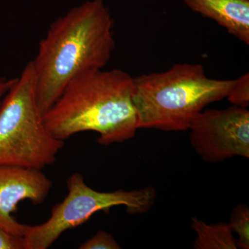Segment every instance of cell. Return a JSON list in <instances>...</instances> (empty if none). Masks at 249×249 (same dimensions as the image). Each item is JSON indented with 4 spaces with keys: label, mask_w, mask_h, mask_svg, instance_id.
<instances>
[{
    "label": "cell",
    "mask_w": 249,
    "mask_h": 249,
    "mask_svg": "<svg viewBox=\"0 0 249 249\" xmlns=\"http://www.w3.org/2000/svg\"><path fill=\"white\" fill-rule=\"evenodd\" d=\"M64 145L44 124L29 62L0 108V165L42 170L55 163Z\"/></svg>",
    "instance_id": "obj_4"
},
{
    "label": "cell",
    "mask_w": 249,
    "mask_h": 249,
    "mask_svg": "<svg viewBox=\"0 0 249 249\" xmlns=\"http://www.w3.org/2000/svg\"><path fill=\"white\" fill-rule=\"evenodd\" d=\"M191 227L196 232V249H237L235 239L226 223L207 224L197 218H193Z\"/></svg>",
    "instance_id": "obj_9"
},
{
    "label": "cell",
    "mask_w": 249,
    "mask_h": 249,
    "mask_svg": "<svg viewBox=\"0 0 249 249\" xmlns=\"http://www.w3.org/2000/svg\"><path fill=\"white\" fill-rule=\"evenodd\" d=\"M234 80L206 76L200 64H176L168 71L134 78L138 128L188 130L206 106L227 98Z\"/></svg>",
    "instance_id": "obj_3"
},
{
    "label": "cell",
    "mask_w": 249,
    "mask_h": 249,
    "mask_svg": "<svg viewBox=\"0 0 249 249\" xmlns=\"http://www.w3.org/2000/svg\"><path fill=\"white\" fill-rule=\"evenodd\" d=\"M113 25L104 0L86 1L51 24L31 61L41 115L73 78L106 66L115 47Z\"/></svg>",
    "instance_id": "obj_1"
},
{
    "label": "cell",
    "mask_w": 249,
    "mask_h": 249,
    "mask_svg": "<svg viewBox=\"0 0 249 249\" xmlns=\"http://www.w3.org/2000/svg\"><path fill=\"white\" fill-rule=\"evenodd\" d=\"M80 249H119L115 239L105 231H98L96 235L80 246Z\"/></svg>",
    "instance_id": "obj_12"
},
{
    "label": "cell",
    "mask_w": 249,
    "mask_h": 249,
    "mask_svg": "<svg viewBox=\"0 0 249 249\" xmlns=\"http://www.w3.org/2000/svg\"><path fill=\"white\" fill-rule=\"evenodd\" d=\"M53 183L42 170L0 165V227L14 235L24 237L29 225L18 222L13 214L22 201L34 205L47 199Z\"/></svg>",
    "instance_id": "obj_7"
},
{
    "label": "cell",
    "mask_w": 249,
    "mask_h": 249,
    "mask_svg": "<svg viewBox=\"0 0 249 249\" xmlns=\"http://www.w3.org/2000/svg\"><path fill=\"white\" fill-rule=\"evenodd\" d=\"M229 228L232 233L238 237L236 245L242 249H249V208L245 204H240L232 210L231 214Z\"/></svg>",
    "instance_id": "obj_10"
},
{
    "label": "cell",
    "mask_w": 249,
    "mask_h": 249,
    "mask_svg": "<svg viewBox=\"0 0 249 249\" xmlns=\"http://www.w3.org/2000/svg\"><path fill=\"white\" fill-rule=\"evenodd\" d=\"M0 249H27L25 237L14 235L0 227Z\"/></svg>",
    "instance_id": "obj_13"
},
{
    "label": "cell",
    "mask_w": 249,
    "mask_h": 249,
    "mask_svg": "<svg viewBox=\"0 0 249 249\" xmlns=\"http://www.w3.org/2000/svg\"><path fill=\"white\" fill-rule=\"evenodd\" d=\"M227 98L232 106L247 108L249 106V74L245 73L234 80Z\"/></svg>",
    "instance_id": "obj_11"
},
{
    "label": "cell",
    "mask_w": 249,
    "mask_h": 249,
    "mask_svg": "<svg viewBox=\"0 0 249 249\" xmlns=\"http://www.w3.org/2000/svg\"><path fill=\"white\" fill-rule=\"evenodd\" d=\"M67 187V196L53 206L48 220L29 226L24 236L27 249H48L64 232L82 225L99 211L109 213L114 206H124L129 214L145 213L157 196L151 186L131 191H97L88 186L78 173L69 178Z\"/></svg>",
    "instance_id": "obj_5"
},
{
    "label": "cell",
    "mask_w": 249,
    "mask_h": 249,
    "mask_svg": "<svg viewBox=\"0 0 249 249\" xmlns=\"http://www.w3.org/2000/svg\"><path fill=\"white\" fill-rule=\"evenodd\" d=\"M194 12L213 19L249 45V0H183Z\"/></svg>",
    "instance_id": "obj_8"
},
{
    "label": "cell",
    "mask_w": 249,
    "mask_h": 249,
    "mask_svg": "<svg viewBox=\"0 0 249 249\" xmlns=\"http://www.w3.org/2000/svg\"><path fill=\"white\" fill-rule=\"evenodd\" d=\"M190 142L201 160L222 162L238 156L249 158V111L231 107L203 110L193 119Z\"/></svg>",
    "instance_id": "obj_6"
},
{
    "label": "cell",
    "mask_w": 249,
    "mask_h": 249,
    "mask_svg": "<svg viewBox=\"0 0 249 249\" xmlns=\"http://www.w3.org/2000/svg\"><path fill=\"white\" fill-rule=\"evenodd\" d=\"M17 79L18 78H7L6 77H0V108L4 98L17 81Z\"/></svg>",
    "instance_id": "obj_14"
},
{
    "label": "cell",
    "mask_w": 249,
    "mask_h": 249,
    "mask_svg": "<svg viewBox=\"0 0 249 249\" xmlns=\"http://www.w3.org/2000/svg\"><path fill=\"white\" fill-rule=\"evenodd\" d=\"M133 91L134 78L127 72L85 71L66 85L42 116L44 124L59 140L92 131L98 134L101 145L126 142L139 129Z\"/></svg>",
    "instance_id": "obj_2"
}]
</instances>
